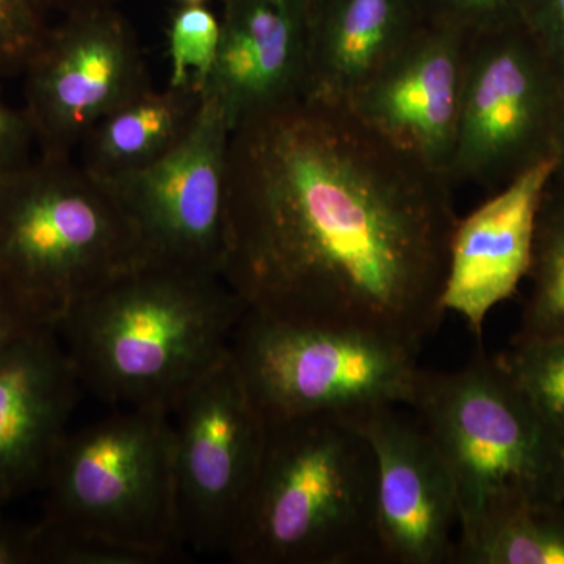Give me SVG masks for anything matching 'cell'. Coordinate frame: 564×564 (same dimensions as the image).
<instances>
[{"label": "cell", "instance_id": "6da1fadb", "mask_svg": "<svg viewBox=\"0 0 564 564\" xmlns=\"http://www.w3.org/2000/svg\"><path fill=\"white\" fill-rule=\"evenodd\" d=\"M454 187L345 104L262 111L231 133L220 276L262 317L421 350L445 313Z\"/></svg>", "mask_w": 564, "mask_h": 564}, {"label": "cell", "instance_id": "7a4b0ae2", "mask_svg": "<svg viewBox=\"0 0 564 564\" xmlns=\"http://www.w3.org/2000/svg\"><path fill=\"white\" fill-rule=\"evenodd\" d=\"M247 303L220 274L141 263L55 323L80 384L110 403L172 413L231 352Z\"/></svg>", "mask_w": 564, "mask_h": 564}, {"label": "cell", "instance_id": "3957f363", "mask_svg": "<svg viewBox=\"0 0 564 564\" xmlns=\"http://www.w3.org/2000/svg\"><path fill=\"white\" fill-rule=\"evenodd\" d=\"M375 458L343 415L270 422L228 554L240 564L383 563Z\"/></svg>", "mask_w": 564, "mask_h": 564}, {"label": "cell", "instance_id": "277c9868", "mask_svg": "<svg viewBox=\"0 0 564 564\" xmlns=\"http://www.w3.org/2000/svg\"><path fill=\"white\" fill-rule=\"evenodd\" d=\"M144 263L110 185L41 154L0 182V299L36 326Z\"/></svg>", "mask_w": 564, "mask_h": 564}, {"label": "cell", "instance_id": "5b68a950", "mask_svg": "<svg viewBox=\"0 0 564 564\" xmlns=\"http://www.w3.org/2000/svg\"><path fill=\"white\" fill-rule=\"evenodd\" d=\"M410 408L454 480L456 551L518 508L563 502L564 445L502 358L480 352L455 372L422 369Z\"/></svg>", "mask_w": 564, "mask_h": 564}, {"label": "cell", "instance_id": "8992f818", "mask_svg": "<svg viewBox=\"0 0 564 564\" xmlns=\"http://www.w3.org/2000/svg\"><path fill=\"white\" fill-rule=\"evenodd\" d=\"M419 351L369 329L273 321L251 311L231 344L267 423L410 406L422 372Z\"/></svg>", "mask_w": 564, "mask_h": 564}, {"label": "cell", "instance_id": "52a82bcc", "mask_svg": "<svg viewBox=\"0 0 564 564\" xmlns=\"http://www.w3.org/2000/svg\"><path fill=\"white\" fill-rule=\"evenodd\" d=\"M44 522L169 555L177 532L172 415L131 408L63 437Z\"/></svg>", "mask_w": 564, "mask_h": 564}, {"label": "cell", "instance_id": "ba28073f", "mask_svg": "<svg viewBox=\"0 0 564 564\" xmlns=\"http://www.w3.org/2000/svg\"><path fill=\"white\" fill-rule=\"evenodd\" d=\"M564 84L524 22L469 36L454 185L496 192L554 158Z\"/></svg>", "mask_w": 564, "mask_h": 564}, {"label": "cell", "instance_id": "9c48e42d", "mask_svg": "<svg viewBox=\"0 0 564 564\" xmlns=\"http://www.w3.org/2000/svg\"><path fill=\"white\" fill-rule=\"evenodd\" d=\"M181 544L228 552L258 477L267 423L231 352L170 413Z\"/></svg>", "mask_w": 564, "mask_h": 564}, {"label": "cell", "instance_id": "30bf717a", "mask_svg": "<svg viewBox=\"0 0 564 564\" xmlns=\"http://www.w3.org/2000/svg\"><path fill=\"white\" fill-rule=\"evenodd\" d=\"M231 133L221 104L203 91L192 128L172 151L139 172L106 181L131 221L144 263L220 274Z\"/></svg>", "mask_w": 564, "mask_h": 564}, {"label": "cell", "instance_id": "8fae6325", "mask_svg": "<svg viewBox=\"0 0 564 564\" xmlns=\"http://www.w3.org/2000/svg\"><path fill=\"white\" fill-rule=\"evenodd\" d=\"M24 70L35 143L57 158H70L102 118L151 87L139 40L117 7L63 18Z\"/></svg>", "mask_w": 564, "mask_h": 564}, {"label": "cell", "instance_id": "7c38bea8", "mask_svg": "<svg viewBox=\"0 0 564 564\" xmlns=\"http://www.w3.org/2000/svg\"><path fill=\"white\" fill-rule=\"evenodd\" d=\"M352 415L375 458V510L383 563L454 564L458 502L447 464L423 430L397 411Z\"/></svg>", "mask_w": 564, "mask_h": 564}, {"label": "cell", "instance_id": "4fadbf2b", "mask_svg": "<svg viewBox=\"0 0 564 564\" xmlns=\"http://www.w3.org/2000/svg\"><path fill=\"white\" fill-rule=\"evenodd\" d=\"M469 35L426 24L345 102L370 129L447 174L458 133Z\"/></svg>", "mask_w": 564, "mask_h": 564}, {"label": "cell", "instance_id": "5bb4252c", "mask_svg": "<svg viewBox=\"0 0 564 564\" xmlns=\"http://www.w3.org/2000/svg\"><path fill=\"white\" fill-rule=\"evenodd\" d=\"M80 386L54 326L0 348V508L46 484Z\"/></svg>", "mask_w": 564, "mask_h": 564}, {"label": "cell", "instance_id": "9a60e30c", "mask_svg": "<svg viewBox=\"0 0 564 564\" xmlns=\"http://www.w3.org/2000/svg\"><path fill=\"white\" fill-rule=\"evenodd\" d=\"M555 165V158L538 163L456 223L444 310L459 315L475 336L529 276L538 210Z\"/></svg>", "mask_w": 564, "mask_h": 564}, {"label": "cell", "instance_id": "2e32d148", "mask_svg": "<svg viewBox=\"0 0 564 564\" xmlns=\"http://www.w3.org/2000/svg\"><path fill=\"white\" fill-rule=\"evenodd\" d=\"M310 0H225L220 46L206 87L240 122L304 98Z\"/></svg>", "mask_w": 564, "mask_h": 564}, {"label": "cell", "instance_id": "e0dca14e", "mask_svg": "<svg viewBox=\"0 0 564 564\" xmlns=\"http://www.w3.org/2000/svg\"><path fill=\"white\" fill-rule=\"evenodd\" d=\"M426 24L421 0H310L304 98L347 102Z\"/></svg>", "mask_w": 564, "mask_h": 564}, {"label": "cell", "instance_id": "ac0fdd59", "mask_svg": "<svg viewBox=\"0 0 564 564\" xmlns=\"http://www.w3.org/2000/svg\"><path fill=\"white\" fill-rule=\"evenodd\" d=\"M196 88H147L102 118L79 148L80 165L102 181L139 172L173 150L202 104Z\"/></svg>", "mask_w": 564, "mask_h": 564}, {"label": "cell", "instance_id": "d6986e66", "mask_svg": "<svg viewBox=\"0 0 564 564\" xmlns=\"http://www.w3.org/2000/svg\"><path fill=\"white\" fill-rule=\"evenodd\" d=\"M527 278L532 291L516 339L564 337V177L555 172L538 210Z\"/></svg>", "mask_w": 564, "mask_h": 564}, {"label": "cell", "instance_id": "ffe728a7", "mask_svg": "<svg viewBox=\"0 0 564 564\" xmlns=\"http://www.w3.org/2000/svg\"><path fill=\"white\" fill-rule=\"evenodd\" d=\"M454 564H564V502L511 511L458 549Z\"/></svg>", "mask_w": 564, "mask_h": 564}, {"label": "cell", "instance_id": "44dd1931", "mask_svg": "<svg viewBox=\"0 0 564 564\" xmlns=\"http://www.w3.org/2000/svg\"><path fill=\"white\" fill-rule=\"evenodd\" d=\"M508 370L556 440L564 445V337L514 339Z\"/></svg>", "mask_w": 564, "mask_h": 564}, {"label": "cell", "instance_id": "7402d4cb", "mask_svg": "<svg viewBox=\"0 0 564 564\" xmlns=\"http://www.w3.org/2000/svg\"><path fill=\"white\" fill-rule=\"evenodd\" d=\"M221 21L206 3L181 6L169 25L170 87L202 91L220 46Z\"/></svg>", "mask_w": 564, "mask_h": 564}, {"label": "cell", "instance_id": "603a6c76", "mask_svg": "<svg viewBox=\"0 0 564 564\" xmlns=\"http://www.w3.org/2000/svg\"><path fill=\"white\" fill-rule=\"evenodd\" d=\"M165 556L68 527L36 524V564H155Z\"/></svg>", "mask_w": 564, "mask_h": 564}, {"label": "cell", "instance_id": "cb8c5ba5", "mask_svg": "<svg viewBox=\"0 0 564 564\" xmlns=\"http://www.w3.org/2000/svg\"><path fill=\"white\" fill-rule=\"evenodd\" d=\"M527 0H421L430 24H443L473 36L522 22Z\"/></svg>", "mask_w": 564, "mask_h": 564}, {"label": "cell", "instance_id": "d4e9b609", "mask_svg": "<svg viewBox=\"0 0 564 564\" xmlns=\"http://www.w3.org/2000/svg\"><path fill=\"white\" fill-rule=\"evenodd\" d=\"M47 29L33 0H0V76L24 70Z\"/></svg>", "mask_w": 564, "mask_h": 564}, {"label": "cell", "instance_id": "484cf974", "mask_svg": "<svg viewBox=\"0 0 564 564\" xmlns=\"http://www.w3.org/2000/svg\"><path fill=\"white\" fill-rule=\"evenodd\" d=\"M522 22L564 84V0H527Z\"/></svg>", "mask_w": 564, "mask_h": 564}, {"label": "cell", "instance_id": "4316f807", "mask_svg": "<svg viewBox=\"0 0 564 564\" xmlns=\"http://www.w3.org/2000/svg\"><path fill=\"white\" fill-rule=\"evenodd\" d=\"M33 143L35 135L24 110H14L0 98V182L32 161Z\"/></svg>", "mask_w": 564, "mask_h": 564}, {"label": "cell", "instance_id": "83f0119b", "mask_svg": "<svg viewBox=\"0 0 564 564\" xmlns=\"http://www.w3.org/2000/svg\"><path fill=\"white\" fill-rule=\"evenodd\" d=\"M0 564H36V525H21L0 516Z\"/></svg>", "mask_w": 564, "mask_h": 564}, {"label": "cell", "instance_id": "f1b7e54d", "mask_svg": "<svg viewBox=\"0 0 564 564\" xmlns=\"http://www.w3.org/2000/svg\"><path fill=\"white\" fill-rule=\"evenodd\" d=\"M44 14L46 11L61 13L63 18L85 11L115 9L118 0H33Z\"/></svg>", "mask_w": 564, "mask_h": 564}, {"label": "cell", "instance_id": "f546056e", "mask_svg": "<svg viewBox=\"0 0 564 564\" xmlns=\"http://www.w3.org/2000/svg\"><path fill=\"white\" fill-rule=\"evenodd\" d=\"M32 322H29L24 315L14 311L9 303L0 299V348L7 343H10L18 334L25 332V329L33 328Z\"/></svg>", "mask_w": 564, "mask_h": 564}, {"label": "cell", "instance_id": "4dcf8cb0", "mask_svg": "<svg viewBox=\"0 0 564 564\" xmlns=\"http://www.w3.org/2000/svg\"><path fill=\"white\" fill-rule=\"evenodd\" d=\"M554 158L556 161L555 174L564 177V104L560 115L558 128H556Z\"/></svg>", "mask_w": 564, "mask_h": 564}, {"label": "cell", "instance_id": "1f68e13d", "mask_svg": "<svg viewBox=\"0 0 564 564\" xmlns=\"http://www.w3.org/2000/svg\"><path fill=\"white\" fill-rule=\"evenodd\" d=\"M181 6H192V3H206L207 0H180Z\"/></svg>", "mask_w": 564, "mask_h": 564}, {"label": "cell", "instance_id": "d6a6232c", "mask_svg": "<svg viewBox=\"0 0 564 564\" xmlns=\"http://www.w3.org/2000/svg\"><path fill=\"white\" fill-rule=\"evenodd\" d=\"M563 502H564V499H563Z\"/></svg>", "mask_w": 564, "mask_h": 564}]
</instances>
